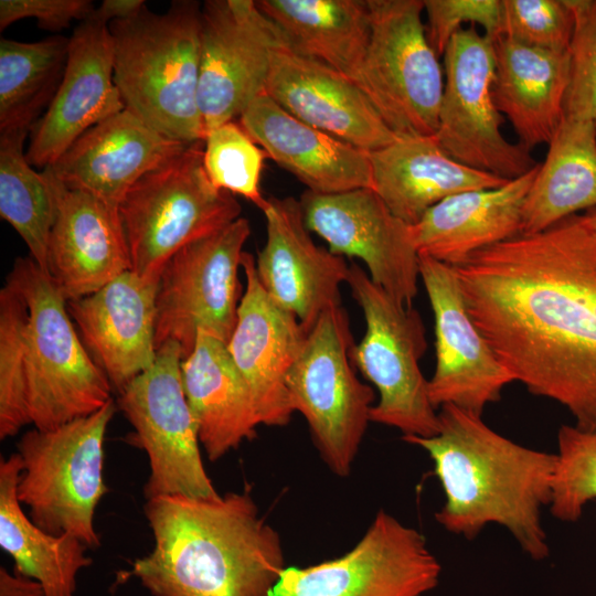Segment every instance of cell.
<instances>
[{
  "label": "cell",
  "instance_id": "d4e9b609",
  "mask_svg": "<svg viewBox=\"0 0 596 596\" xmlns=\"http://www.w3.org/2000/svg\"><path fill=\"white\" fill-rule=\"evenodd\" d=\"M240 124L268 158L294 174L308 191L330 194L373 190L368 151L301 121L266 93L248 104Z\"/></svg>",
  "mask_w": 596,
  "mask_h": 596
},
{
  "label": "cell",
  "instance_id": "8992f818",
  "mask_svg": "<svg viewBox=\"0 0 596 596\" xmlns=\"http://www.w3.org/2000/svg\"><path fill=\"white\" fill-rule=\"evenodd\" d=\"M204 141L140 178L118 206L130 270L158 281L166 263L183 246L241 217L234 194L217 190L203 166Z\"/></svg>",
  "mask_w": 596,
  "mask_h": 596
},
{
  "label": "cell",
  "instance_id": "1f68e13d",
  "mask_svg": "<svg viewBox=\"0 0 596 596\" xmlns=\"http://www.w3.org/2000/svg\"><path fill=\"white\" fill-rule=\"evenodd\" d=\"M525 196L522 233L596 207V125L563 118Z\"/></svg>",
  "mask_w": 596,
  "mask_h": 596
},
{
  "label": "cell",
  "instance_id": "f546056e",
  "mask_svg": "<svg viewBox=\"0 0 596 596\" xmlns=\"http://www.w3.org/2000/svg\"><path fill=\"white\" fill-rule=\"evenodd\" d=\"M288 46L354 83L371 34L368 0H256Z\"/></svg>",
  "mask_w": 596,
  "mask_h": 596
},
{
  "label": "cell",
  "instance_id": "9a60e30c",
  "mask_svg": "<svg viewBox=\"0 0 596 596\" xmlns=\"http://www.w3.org/2000/svg\"><path fill=\"white\" fill-rule=\"evenodd\" d=\"M285 42L254 0L203 2L199 107L205 134L265 93L273 52Z\"/></svg>",
  "mask_w": 596,
  "mask_h": 596
},
{
  "label": "cell",
  "instance_id": "9c48e42d",
  "mask_svg": "<svg viewBox=\"0 0 596 596\" xmlns=\"http://www.w3.org/2000/svg\"><path fill=\"white\" fill-rule=\"evenodd\" d=\"M353 344L343 307L324 310L286 379L294 412L305 417L321 459L338 477L351 472L375 400L373 389L352 369Z\"/></svg>",
  "mask_w": 596,
  "mask_h": 596
},
{
  "label": "cell",
  "instance_id": "e575fe53",
  "mask_svg": "<svg viewBox=\"0 0 596 596\" xmlns=\"http://www.w3.org/2000/svg\"><path fill=\"white\" fill-rule=\"evenodd\" d=\"M266 151L257 145L240 121L224 123L205 134L203 166L211 183L237 194L258 209L267 204L260 190Z\"/></svg>",
  "mask_w": 596,
  "mask_h": 596
},
{
  "label": "cell",
  "instance_id": "5bb4252c",
  "mask_svg": "<svg viewBox=\"0 0 596 596\" xmlns=\"http://www.w3.org/2000/svg\"><path fill=\"white\" fill-rule=\"evenodd\" d=\"M440 571L425 536L380 510L353 549L307 567L286 566L268 596H423Z\"/></svg>",
  "mask_w": 596,
  "mask_h": 596
},
{
  "label": "cell",
  "instance_id": "44dd1931",
  "mask_svg": "<svg viewBox=\"0 0 596 596\" xmlns=\"http://www.w3.org/2000/svg\"><path fill=\"white\" fill-rule=\"evenodd\" d=\"M157 286L127 270L67 301L82 343L118 394L156 361Z\"/></svg>",
  "mask_w": 596,
  "mask_h": 596
},
{
  "label": "cell",
  "instance_id": "60d3db41",
  "mask_svg": "<svg viewBox=\"0 0 596 596\" xmlns=\"http://www.w3.org/2000/svg\"><path fill=\"white\" fill-rule=\"evenodd\" d=\"M0 596H45L43 586L30 577L0 567Z\"/></svg>",
  "mask_w": 596,
  "mask_h": 596
},
{
  "label": "cell",
  "instance_id": "ba28073f",
  "mask_svg": "<svg viewBox=\"0 0 596 596\" xmlns=\"http://www.w3.org/2000/svg\"><path fill=\"white\" fill-rule=\"evenodd\" d=\"M345 284L365 320L364 336L350 351L351 362L379 392L371 422L394 427L403 436L436 435L438 413L419 368L427 349L419 312L393 298L354 263Z\"/></svg>",
  "mask_w": 596,
  "mask_h": 596
},
{
  "label": "cell",
  "instance_id": "8d00e7d4",
  "mask_svg": "<svg viewBox=\"0 0 596 596\" xmlns=\"http://www.w3.org/2000/svg\"><path fill=\"white\" fill-rule=\"evenodd\" d=\"M574 13L564 117L596 125V0H567Z\"/></svg>",
  "mask_w": 596,
  "mask_h": 596
},
{
  "label": "cell",
  "instance_id": "b9f144b4",
  "mask_svg": "<svg viewBox=\"0 0 596 596\" xmlns=\"http://www.w3.org/2000/svg\"><path fill=\"white\" fill-rule=\"evenodd\" d=\"M145 6L143 0H104L94 9L91 17L109 24L111 21L136 15Z\"/></svg>",
  "mask_w": 596,
  "mask_h": 596
},
{
  "label": "cell",
  "instance_id": "30bf717a",
  "mask_svg": "<svg viewBox=\"0 0 596 596\" xmlns=\"http://www.w3.org/2000/svg\"><path fill=\"white\" fill-rule=\"evenodd\" d=\"M368 3L371 34L355 84L396 136H434L445 74L426 36L424 1Z\"/></svg>",
  "mask_w": 596,
  "mask_h": 596
},
{
  "label": "cell",
  "instance_id": "7c38bea8",
  "mask_svg": "<svg viewBox=\"0 0 596 596\" xmlns=\"http://www.w3.org/2000/svg\"><path fill=\"white\" fill-rule=\"evenodd\" d=\"M182 360L177 343H164L155 363L118 395L116 405L134 428L127 441L145 450L149 459L146 500L220 496L201 457L196 424L182 384Z\"/></svg>",
  "mask_w": 596,
  "mask_h": 596
},
{
  "label": "cell",
  "instance_id": "74e56055",
  "mask_svg": "<svg viewBox=\"0 0 596 596\" xmlns=\"http://www.w3.org/2000/svg\"><path fill=\"white\" fill-rule=\"evenodd\" d=\"M574 13L567 0H502V36L549 51H568Z\"/></svg>",
  "mask_w": 596,
  "mask_h": 596
},
{
  "label": "cell",
  "instance_id": "ab89813d",
  "mask_svg": "<svg viewBox=\"0 0 596 596\" xmlns=\"http://www.w3.org/2000/svg\"><path fill=\"white\" fill-rule=\"evenodd\" d=\"M91 0H1L0 1V30L26 18H34L38 26L60 32L71 25L73 21H85L93 13Z\"/></svg>",
  "mask_w": 596,
  "mask_h": 596
},
{
  "label": "cell",
  "instance_id": "2e32d148",
  "mask_svg": "<svg viewBox=\"0 0 596 596\" xmlns=\"http://www.w3.org/2000/svg\"><path fill=\"white\" fill-rule=\"evenodd\" d=\"M306 226L338 256L358 257L373 283L412 306L418 290L419 256L408 224L395 216L369 188L300 196Z\"/></svg>",
  "mask_w": 596,
  "mask_h": 596
},
{
  "label": "cell",
  "instance_id": "277c9868",
  "mask_svg": "<svg viewBox=\"0 0 596 596\" xmlns=\"http://www.w3.org/2000/svg\"><path fill=\"white\" fill-rule=\"evenodd\" d=\"M438 421V433L432 437H402L433 460L445 494L436 521L466 539L496 523L533 560L547 557L541 513L552 501L556 454L519 445L490 428L480 415L451 404L440 406Z\"/></svg>",
  "mask_w": 596,
  "mask_h": 596
},
{
  "label": "cell",
  "instance_id": "5b68a950",
  "mask_svg": "<svg viewBox=\"0 0 596 596\" xmlns=\"http://www.w3.org/2000/svg\"><path fill=\"white\" fill-rule=\"evenodd\" d=\"M201 9L198 1L177 0L164 13L145 6L108 24L114 82L125 108L182 143L205 138L199 107Z\"/></svg>",
  "mask_w": 596,
  "mask_h": 596
},
{
  "label": "cell",
  "instance_id": "ffe728a7",
  "mask_svg": "<svg viewBox=\"0 0 596 596\" xmlns=\"http://www.w3.org/2000/svg\"><path fill=\"white\" fill-rule=\"evenodd\" d=\"M245 288L237 321L226 343L228 353L247 384L262 425L285 426L295 413L286 385L307 332L295 315L277 305L258 280L255 260H242Z\"/></svg>",
  "mask_w": 596,
  "mask_h": 596
},
{
  "label": "cell",
  "instance_id": "e0dca14e",
  "mask_svg": "<svg viewBox=\"0 0 596 596\" xmlns=\"http://www.w3.org/2000/svg\"><path fill=\"white\" fill-rule=\"evenodd\" d=\"M419 278L435 319L436 368L428 380L435 408L451 404L482 415L514 382L472 321L455 268L419 256Z\"/></svg>",
  "mask_w": 596,
  "mask_h": 596
},
{
  "label": "cell",
  "instance_id": "7bdbcfd3",
  "mask_svg": "<svg viewBox=\"0 0 596 596\" xmlns=\"http://www.w3.org/2000/svg\"><path fill=\"white\" fill-rule=\"evenodd\" d=\"M583 216H584L585 221L588 223V225L596 233V207L586 211L585 213H583Z\"/></svg>",
  "mask_w": 596,
  "mask_h": 596
},
{
  "label": "cell",
  "instance_id": "484cf974",
  "mask_svg": "<svg viewBox=\"0 0 596 596\" xmlns=\"http://www.w3.org/2000/svg\"><path fill=\"white\" fill-rule=\"evenodd\" d=\"M539 164L501 187L460 192L428 209L409 226L418 256L455 266L522 233V209Z\"/></svg>",
  "mask_w": 596,
  "mask_h": 596
},
{
  "label": "cell",
  "instance_id": "f1b7e54d",
  "mask_svg": "<svg viewBox=\"0 0 596 596\" xmlns=\"http://www.w3.org/2000/svg\"><path fill=\"white\" fill-rule=\"evenodd\" d=\"M494 52L492 97L497 109L528 150L549 143L564 117L568 51L536 49L500 36L494 40Z\"/></svg>",
  "mask_w": 596,
  "mask_h": 596
},
{
  "label": "cell",
  "instance_id": "52a82bcc",
  "mask_svg": "<svg viewBox=\"0 0 596 596\" xmlns=\"http://www.w3.org/2000/svg\"><path fill=\"white\" fill-rule=\"evenodd\" d=\"M117 405L114 400L91 415L54 429L32 428L17 444L22 461L18 498L42 530L71 534L88 549L100 545L95 511L108 491L104 443Z\"/></svg>",
  "mask_w": 596,
  "mask_h": 596
},
{
  "label": "cell",
  "instance_id": "f35d334b",
  "mask_svg": "<svg viewBox=\"0 0 596 596\" xmlns=\"http://www.w3.org/2000/svg\"><path fill=\"white\" fill-rule=\"evenodd\" d=\"M427 40L443 56L462 23L479 24L492 41L502 36V0H423Z\"/></svg>",
  "mask_w": 596,
  "mask_h": 596
},
{
  "label": "cell",
  "instance_id": "836d02e7",
  "mask_svg": "<svg viewBox=\"0 0 596 596\" xmlns=\"http://www.w3.org/2000/svg\"><path fill=\"white\" fill-rule=\"evenodd\" d=\"M28 135L29 129L0 131V216L17 231L30 257L46 272L55 201L44 174L26 160Z\"/></svg>",
  "mask_w": 596,
  "mask_h": 596
},
{
  "label": "cell",
  "instance_id": "83f0119b",
  "mask_svg": "<svg viewBox=\"0 0 596 596\" xmlns=\"http://www.w3.org/2000/svg\"><path fill=\"white\" fill-rule=\"evenodd\" d=\"M181 377L200 445L211 461L255 438L260 418L226 343L199 332L192 352L182 360Z\"/></svg>",
  "mask_w": 596,
  "mask_h": 596
},
{
  "label": "cell",
  "instance_id": "6da1fadb",
  "mask_svg": "<svg viewBox=\"0 0 596 596\" xmlns=\"http://www.w3.org/2000/svg\"><path fill=\"white\" fill-rule=\"evenodd\" d=\"M453 267L472 321L514 382L596 433V233L583 214Z\"/></svg>",
  "mask_w": 596,
  "mask_h": 596
},
{
  "label": "cell",
  "instance_id": "d590c367",
  "mask_svg": "<svg viewBox=\"0 0 596 596\" xmlns=\"http://www.w3.org/2000/svg\"><path fill=\"white\" fill-rule=\"evenodd\" d=\"M557 446L550 511L561 521L575 522L596 500V433L562 425Z\"/></svg>",
  "mask_w": 596,
  "mask_h": 596
},
{
  "label": "cell",
  "instance_id": "603a6c76",
  "mask_svg": "<svg viewBox=\"0 0 596 596\" xmlns=\"http://www.w3.org/2000/svg\"><path fill=\"white\" fill-rule=\"evenodd\" d=\"M265 93L301 121L368 152L398 137L353 81L286 42L273 52Z\"/></svg>",
  "mask_w": 596,
  "mask_h": 596
},
{
  "label": "cell",
  "instance_id": "cb8c5ba5",
  "mask_svg": "<svg viewBox=\"0 0 596 596\" xmlns=\"http://www.w3.org/2000/svg\"><path fill=\"white\" fill-rule=\"evenodd\" d=\"M185 145L163 136L125 108L84 132L44 170L63 185L118 209L140 178Z\"/></svg>",
  "mask_w": 596,
  "mask_h": 596
},
{
  "label": "cell",
  "instance_id": "4dcf8cb0",
  "mask_svg": "<svg viewBox=\"0 0 596 596\" xmlns=\"http://www.w3.org/2000/svg\"><path fill=\"white\" fill-rule=\"evenodd\" d=\"M22 468L18 453L0 459V546L13 560L14 573L41 583L45 596H75L79 572L93 563L88 547L32 522L18 498Z\"/></svg>",
  "mask_w": 596,
  "mask_h": 596
},
{
  "label": "cell",
  "instance_id": "7402d4cb",
  "mask_svg": "<svg viewBox=\"0 0 596 596\" xmlns=\"http://www.w3.org/2000/svg\"><path fill=\"white\" fill-rule=\"evenodd\" d=\"M53 192L46 273L66 300L91 295L130 270L118 209L93 194L70 189L42 170Z\"/></svg>",
  "mask_w": 596,
  "mask_h": 596
},
{
  "label": "cell",
  "instance_id": "d6986e66",
  "mask_svg": "<svg viewBox=\"0 0 596 596\" xmlns=\"http://www.w3.org/2000/svg\"><path fill=\"white\" fill-rule=\"evenodd\" d=\"M262 212L266 243L255 260L258 280L308 333L324 310L341 305L340 287L350 266L342 256L315 244L299 200L268 198Z\"/></svg>",
  "mask_w": 596,
  "mask_h": 596
},
{
  "label": "cell",
  "instance_id": "4316f807",
  "mask_svg": "<svg viewBox=\"0 0 596 596\" xmlns=\"http://www.w3.org/2000/svg\"><path fill=\"white\" fill-rule=\"evenodd\" d=\"M369 156L373 190L408 225L417 223L428 209L448 196L508 182L455 161L434 136L397 137Z\"/></svg>",
  "mask_w": 596,
  "mask_h": 596
},
{
  "label": "cell",
  "instance_id": "4fadbf2b",
  "mask_svg": "<svg viewBox=\"0 0 596 596\" xmlns=\"http://www.w3.org/2000/svg\"><path fill=\"white\" fill-rule=\"evenodd\" d=\"M443 57L445 85L434 135L441 150L466 167L508 181L532 170L539 162L530 150L501 132L503 117L492 97L494 41L472 25L462 28Z\"/></svg>",
  "mask_w": 596,
  "mask_h": 596
},
{
  "label": "cell",
  "instance_id": "ac0fdd59",
  "mask_svg": "<svg viewBox=\"0 0 596 596\" xmlns=\"http://www.w3.org/2000/svg\"><path fill=\"white\" fill-rule=\"evenodd\" d=\"M123 109L114 82V44L108 24L89 15L70 36L62 82L30 131L26 160L44 170L84 132Z\"/></svg>",
  "mask_w": 596,
  "mask_h": 596
},
{
  "label": "cell",
  "instance_id": "8fae6325",
  "mask_svg": "<svg viewBox=\"0 0 596 596\" xmlns=\"http://www.w3.org/2000/svg\"><path fill=\"white\" fill-rule=\"evenodd\" d=\"M249 222L225 227L180 248L163 266L156 295V350L177 343L185 359L199 332L227 343L242 298L238 270Z\"/></svg>",
  "mask_w": 596,
  "mask_h": 596
},
{
  "label": "cell",
  "instance_id": "3957f363",
  "mask_svg": "<svg viewBox=\"0 0 596 596\" xmlns=\"http://www.w3.org/2000/svg\"><path fill=\"white\" fill-rule=\"evenodd\" d=\"M143 511L153 547L125 576L152 596H268L286 567L280 535L248 491L162 496Z\"/></svg>",
  "mask_w": 596,
  "mask_h": 596
},
{
  "label": "cell",
  "instance_id": "7a4b0ae2",
  "mask_svg": "<svg viewBox=\"0 0 596 596\" xmlns=\"http://www.w3.org/2000/svg\"><path fill=\"white\" fill-rule=\"evenodd\" d=\"M111 392L61 289L30 256L18 257L0 289V439L91 415Z\"/></svg>",
  "mask_w": 596,
  "mask_h": 596
},
{
  "label": "cell",
  "instance_id": "d6a6232c",
  "mask_svg": "<svg viewBox=\"0 0 596 596\" xmlns=\"http://www.w3.org/2000/svg\"><path fill=\"white\" fill-rule=\"evenodd\" d=\"M70 38L0 41V131L29 129L44 115L62 82Z\"/></svg>",
  "mask_w": 596,
  "mask_h": 596
}]
</instances>
